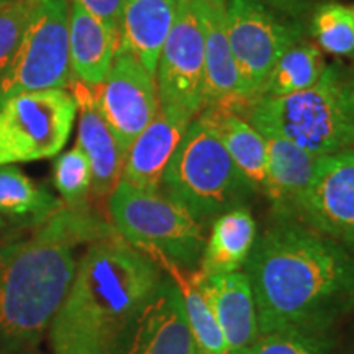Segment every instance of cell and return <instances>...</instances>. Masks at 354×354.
Masks as SVG:
<instances>
[{
	"instance_id": "obj_1",
	"label": "cell",
	"mask_w": 354,
	"mask_h": 354,
	"mask_svg": "<svg viewBox=\"0 0 354 354\" xmlns=\"http://www.w3.org/2000/svg\"><path fill=\"white\" fill-rule=\"evenodd\" d=\"M243 268L259 333H333L354 312V251L297 220L274 216Z\"/></svg>"
},
{
	"instance_id": "obj_2",
	"label": "cell",
	"mask_w": 354,
	"mask_h": 354,
	"mask_svg": "<svg viewBox=\"0 0 354 354\" xmlns=\"http://www.w3.org/2000/svg\"><path fill=\"white\" fill-rule=\"evenodd\" d=\"M115 233L91 205H63L41 225L0 240V351L41 342L77 268L76 250Z\"/></svg>"
},
{
	"instance_id": "obj_3",
	"label": "cell",
	"mask_w": 354,
	"mask_h": 354,
	"mask_svg": "<svg viewBox=\"0 0 354 354\" xmlns=\"http://www.w3.org/2000/svg\"><path fill=\"white\" fill-rule=\"evenodd\" d=\"M162 276L156 261L117 232L87 245L48 328L53 354H109Z\"/></svg>"
},
{
	"instance_id": "obj_4",
	"label": "cell",
	"mask_w": 354,
	"mask_h": 354,
	"mask_svg": "<svg viewBox=\"0 0 354 354\" xmlns=\"http://www.w3.org/2000/svg\"><path fill=\"white\" fill-rule=\"evenodd\" d=\"M263 136H277L312 156L354 145V97L346 68L326 66L315 86L295 94L243 102L240 112Z\"/></svg>"
},
{
	"instance_id": "obj_5",
	"label": "cell",
	"mask_w": 354,
	"mask_h": 354,
	"mask_svg": "<svg viewBox=\"0 0 354 354\" xmlns=\"http://www.w3.org/2000/svg\"><path fill=\"white\" fill-rule=\"evenodd\" d=\"M159 190L203 228L225 212L246 207L256 192L218 138L197 118L171 158Z\"/></svg>"
},
{
	"instance_id": "obj_6",
	"label": "cell",
	"mask_w": 354,
	"mask_h": 354,
	"mask_svg": "<svg viewBox=\"0 0 354 354\" xmlns=\"http://www.w3.org/2000/svg\"><path fill=\"white\" fill-rule=\"evenodd\" d=\"M110 223L123 240L156 263L197 271L205 228L161 190H143L120 180L109 197Z\"/></svg>"
},
{
	"instance_id": "obj_7",
	"label": "cell",
	"mask_w": 354,
	"mask_h": 354,
	"mask_svg": "<svg viewBox=\"0 0 354 354\" xmlns=\"http://www.w3.org/2000/svg\"><path fill=\"white\" fill-rule=\"evenodd\" d=\"M77 105L64 88L0 100V166L56 156L68 143Z\"/></svg>"
},
{
	"instance_id": "obj_8",
	"label": "cell",
	"mask_w": 354,
	"mask_h": 354,
	"mask_svg": "<svg viewBox=\"0 0 354 354\" xmlns=\"http://www.w3.org/2000/svg\"><path fill=\"white\" fill-rule=\"evenodd\" d=\"M227 32L240 77L238 94L253 102L279 57L304 41L308 26L287 19L261 0H227Z\"/></svg>"
},
{
	"instance_id": "obj_9",
	"label": "cell",
	"mask_w": 354,
	"mask_h": 354,
	"mask_svg": "<svg viewBox=\"0 0 354 354\" xmlns=\"http://www.w3.org/2000/svg\"><path fill=\"white\" fill-rule=\"evenodd\" d=\"M69 17L71 0H33L19 55L0 82V100L69 86Z\"/></svg>"
},
{
	"instance_id": "obj_10",
	"label": "cell",
	"mask_w": 354,
	"mask_h": 354,
	"mask_svg": "<svg viewBox=\"0 0 354 354\" xmlns=\"http://www.w3.org/2000/svg\"><path fill=\"white\" fill-rule=\"evenodd\" d=\"M203 0H179L156 68L159 107L194 120L203 110Z\"/></svg>"
},
{
	"instance_id": "obj_11",
	"label": "cell",
	"mask_w": 354,
	"mask_h": 354,
	"mask_svg": "<svg viewBox=\"0 0 354 354\" xmlns=\"http://www.w3.org/2000/svg\"><path fill=\"white\" fill-rule=\"evenodd\" d=\"M297 221L354 251V146L317 158Z\"/></svg>"
},
{
	"instance_id": "obj_12",
	"label": "cell",
	"mask_w": 354,
	"mask_h": 354,
	"mask_svg": "<svg viewBox=\"0 0 354 354\" xmlns=\"http://www.w3.org/2000/svg\"><path fill=\"white\" fill-rule=\"evenodd\" d=\"M95 92L102 113L127 154L159 110L156 76L131 53L118 48L107 77L95 86Z\"/></svg>"
},
{
	"instance_id": "obj_13",
	"label": "cell",
	"mask_w": 354,
	"mask_h": 354,
	"mask_svg": "<svg viewBox=\"0 0 354 354\" xmlns=\"http://www.w3.org/2000/svg\"><path fill=\"white\" fill-rule=\"evenodd\" d=\"M109 354H198L174 279L162 276Z\"/></svg>"
},
{
	"instance_id": "obj_14",
	"label": "cell",
	"mask_w": 354,
	"mask_h": 354,
	"mask_svg": "<svg viewBox=\"0 0 354 354\" xmlns=\"http://www.w3.org/2000/svg\"><path fill=\"white\" fill-rule=\"evenodd\" d=\"M69 92L79 110L77 146L86 154L92 169V196L95 198L110 197L122 179L127 154L115 138L104 113L99 107L95 87L71 77Z\"/></svg>"
},
{
	"instance_id": "obj_15",
	"label": "cell",
	"mask_w": 354,
	"mask_h": 354,
	"mask_svg": "<svg viewBox=\"0 0 354 354\" xmlns=\"http://www.w3.org/2000/svg\"><path fill=\"white\" fill-rule=\"evenodd\" d=\"M196 276L225 336L228 354H241L261 335L250 279L245 271L207 276L197 269Z\"/></svg>"
},
{
	"instance_id": "obj_16",
	"label": "cell",
	"mask_w": 354,
	"mask_h": 354,
	"mask_svg": "<svg viewBox=\"0 0 354 354\" xmlns=\"http://www.w3.org/2000/svg\"><path fill=\"white\" fill-rule=\"evenodd\" d=\"M190 122L159 107L156 117L128 149L120 180L143 190H159L162 174Z\"/></svg>"
},
{
	"instance_id": "obj_17",
	"label": "cell",
	"mask_w": 354,
	"mask_h": 354,
	"mask_svg": "<svg viewBox=\"0 0 354 354\" xmlns=\"http://www.w3.org/2000/svg\"><path fill=\"white\" fill-rule=\"evenodd\" d=\"M196 118L218 138L256 192L264 194L268 184V143L264 136L225 102L207 105Z\"/></svg>"
},
{
	"instance_id": "obj_18",
	"label": "cell",
	"mask_w": 354,
	"mask_h": 354,
	"mask_svg": "<svg viewBox=\"0 0 354 354\" xmlns=\"http://www.w3.org/2000/svg\"><path fill=\"white\" fill-rule=\"evenodd\" d=\"M268 143V184L264 196L276 218L299 220L317 158L290 141L264 136Z\"/></svg>"
},
{
	"instance_id": "obj_19",
	"label": "cell",
	"mask_w": 354,
	"mask_h": 354,
	"mask_svg": "<svg viewBox=\"0 0 354 354\" xmlns=\"http://www.w3.org/2000/svg\"><path fill=\"white\" fill-rule=\"evenodd\" d=\"M177 6L179 0H125L123 6L118 48L131 53L154 76Z\"/></svg>"
},
{
	"instance_id": "obj_20",
	"label": "cell",
	"mask_w": 354,
	"mask_h": 354,
	"mask_svg": "<svg viewBox=\"0 0 354 354\" xmlns=\"http://www.w3.org/2000/svg\"><path fill=\"white\" fill-rule=\"evenodd\" d=\"M120 38L77 0H71L69 59L73 77L95 87L112 68Z\"/></svg>"
},
{
	"instance_id": "obj_21",
	"label": "cell",
	"mask_w": 354,
	"mask_h": 354,
	"mask_svg": "<svg viewBox=\"0 0 354 354\" xmlns=\"http://www.w3.org/2000/svg\"><path fill=\"white\" fill-rule=\"evenodd\" d=\"M203 41H205V76H203V109H205L210 104L240 97L238 94L240 77H238L227 32V0H203Z\"/></svg>"
},
{
	"instance_id": "obj_22",
	"label": "cell",
	"mask_w": 354,
	"mask_h": 354,
	"mask_svg": "<svg viewBox=\"0 0 354 354\" xmlns=\"http://www.w3.org/2000/svg\"><path fill=\"white\" fill-rule=\"evenodd\" d=\"M63 205L61 198L30 179L15 165L0 166V225L3 234L38 227Z\"/></svg>"
},
{
	"instance_id": "obj_23",
	"label": "cell",
	"mask_w": 354,
	"mask_h": 354,
	"mask_svg": "<svg viewBox=\"0 0 354 354\" xmlns=\"http://www.w3.org/2000/svg\"><path fill=\"white\" fill-rule=\"evenodd\" d=\"M256 238V221L248 207L225 212L212 221L198 271L207 276L240 271L250 258Z\"/></svg>"
},
{
	"instance_id": "obj_24",
	"label": "cell",
	"mask_w": 354,
	"mask_h": 354,
	"mask_svg": "<svg viewBox=\"0 0 354 354\" xmlns=\"http://www.w3.org/2000/svg\"><path fill=\"white\" fill-rule=\"evenodd\" d=\"M162 271L174 279L183 297L185 317L196 343L198 354H228L225 336L221 333L218 322L212 312V307L198 286L196 271H183L171 263H159Z\"/></svg>"
},
{
	"instance_id": "obj_25",
	"label": "cell",
	"mask_w": 354,
	"mask_h": 354,
	"mask_svg": "<svg viewBox=\"0 0 354 354\" xmlns=\"http://www.w3.org/2000/svg\"><path fill=\"white\" fill-rule=\"evenodd\" d=\"M325 69L326 63L318 46L304 39L279 57L258 99H274L310 88L320 81Z\"/></svg>"
},
{
	"instance_id": "obj_26",
	"label": "cell",
	"mask_w": 354,
	"mask_h": 354,
	"mask_svg": "<svg viewBox=\"0 0 354 354\" xmlns=\"http://www.w3.org/2000/svg\"><path fill=\"white\" fill-rule=\"evenodd\" d=\"M308 32L330 55L354 57V6L322 3L310 19Z\"/></svg>"
},
{
	"instance_id": "obj_27",
	"label": "cell",
	"mask_w": 354,
	"mask_h": 354,
	"mask_svg": "<svg viewBox=\"0 0 354 354\" xmlns=\"http://www.w3.org/2000/svg\"><path fill=\"white\" fill-rule=\"evenodd\" d=\"M53 183L64 205H87L92 189V169L87 156L79 146H74L56 158Z\"/></svg>"
},
{
	"instance_id": "obj_28",
	"label": "cell",
	"mask_w": 354,
	"mask_h": 354,
	"mask_svg": "<svg viewBox=\"0 0 354 354\" xmlns=\"http://www.w3.org/2000/svg\"><path fill=\"white\" fill-rule=\"evenodd\" d=\"M335 344L333 333L282 330L261 333L241 354H331Z\"/></svg>"
},
{
	"instance_id": "obj_29",
	"label": "cell",
	"mask_w": 354,
	"mask_h": 354,
	"mask_svg": "<svg viewBox=\"0 0 354 354\" xmlns=\"http://www.w3.org/2000/svg\"><path fill=\"white\" fill-rule=\"evenodd\" d=\"M32 7L33 0H6L0 3V82L19 55Z\"/></svg>"
},
{
	"instance_id": "obj_30",
	"label": "cell",
	"mask_w": 354,
	"mask_h": 354,
	"mask_svg": "<svg viewBox=\"0 0 354 354\" xmlns=\"http://www.w3.org/2000/svg\"><path fill=\"white\" fill-rule=\"evenodd\" d=\"M87 12L97 17L102 24L120 38V24L125 0H77Z\"/></svg>"
},
{
	"instance_id": "obj_31",
	"label": "cell",
	"mask_w": 354,
	"mask_h": 354,
	"mask_svg": "<svg viewBox=\"0 0 354 354\" xmlns=\"http://www.w3.org/2000/svg\"><path fill=\"white\" fill-rule=\"evenodd\" d=\"M261 2H264L266 6L287 17V19L300 21V24L308 26L315 8L320 7L322 3L330 2V0H261Z\"/></svg>"
},
{
	"instance_id": "obj_32",
	"label": "cell",
	"mask_w": 354,
	"mask_h": 354,
	"mask_svg": "<svg viewBox=\"0 0 354 354\" xmlns=\"http://www.w3.org/2000/svg\"><path fill=\"white\" fill-rule=\"evenodd\" d=\"M346 74H348L349 88H351V94L354 97V66H351V68H346Z\"/></svg>"
},
{
	"instance_id": "obj_33",
	"label": "cell",
	"mask_w": 354,
	"mask_h": 354,
	"mask_svg": "<svg viewBox=\"0 0 354 354\" xmlns=\"http://www.w3.org/2000/svg\"><path fill=\"white\" fill-rule=\"evenodd\" d=\"M0 234H3V228H2V225H0Z\"/></svg>"
},
{
	"instance_id": "obj_34",
	"label": "cell",
	"mask_w": 354,
	"mask_h": 354,
	"mask_svg": "<svg viewBox=\"0 0 354 354\" xmlns=\"http://www.w3.org/2000/svg\"><path fill=\"white\" fill-rule=\"evenodd\" d=\"M2 2H6V0H0V3H2Z\"/></svg>"
},
{
	"instance_id": "obj_35",
	"label": "cell",
	"mask_w": 354,
	"mask_h": 354,
	"mask_svg": "<svg viewBox=\"0 0 354 354\" xmlns=\"http://www.w3.org/2000/svg\"><path fill=\"white\" fill-rule=\"evenodd\" d=\"M344 354V353H343ZM346 354H354V353H346Z\"/></svg>"
}]
</instances>
